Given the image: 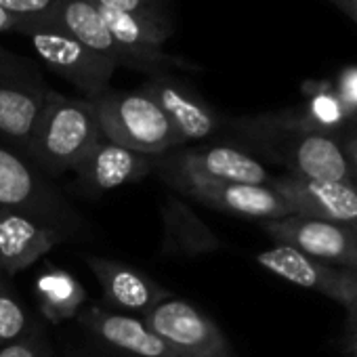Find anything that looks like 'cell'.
Wrapping results in <instances>:
<instances>
[{"instance_id":"11","label":"cell","mask_w":357,"mask_h":357,"mask_svg":"<svg viewBox=\"0 0 357 357\" xmlns=\"http://www.w3.org/2000/svg\"><path fill=\"white\" fill-rule=\"evenodd\" d=\"M49 86L38 70H0V145L26 158Z\"/></svg>"},{"instance_id":"24","label":"cell","mask_w":357,"mask_h":357,"mask_svg":"<svg viewBox=\"0 0 357 357\" xmlns=\"http://www.w3.org/2000/svg\"><path fill=\"white\" fill-rule=\"evenodd\" d=\"M59 3L61 0H0V7L13 17H17L22 26H28V24H45L57 20Z\"/></svg>"},{"instance_id":"13","label":"cell","mask_w":357,"mask_h":357,"mask_svg":"<svg viewBox=\"0 0 357 357\" xmlns=\"http://www.w3.org/2000/svg\"><path fill=\"white\" fill-rule=\"evenodd\" d=\"M269 185L288 202L292 215L357 225V185L351 181L309 178L284 172L273 176Z\"/></svg>"},{"instance_id":"25","label":"cell","mask_w":357,"mask_h":357,"mask_svg":"<svg viewBox=\"0 0 357 357\" xmlns=\"http://www.w3.org/2000/svg\"><path fill=\"white\" fill-rule=\"evenodd\" d=\"M0 357H55L43 328H32L26 336L0 349Z\"/></svg>"},{"instance_id":"18","label":"cell","mask_w":357,"mask_h":357,"mask_svg":"<svg viewBox=\"0 0 357 357\" xmlns=\"http://www.w3.org/2000/svg\"><path fill=\"white\" fill-rule=\"evenodd\" d=\"M57 22L84 47L103 55L116 68L128 70V55L124 47L112 36L95 3L91 0H61L57 7Z\"/></svg>"},{"instance_id":"15","label":"cell","mask_w":357,"mask_h":357,"mask_svg":"<svg viewBox=\"0 0 357 357\" xmlns=\"http://www.w3.org/2000/svg\"><path fill=\"white\" fill-rule=\"evenodd\" d=\"M74 172L76 188L82 194L101 196L147 176L151 172V155L101 139L74 168Z\"/></svg>"},{"instance_id":"34","label":"cell","mask_w":357,"mask_h":357,"mask_svg":"<svg viewBox=\"0 0 357 357\" xmlns=\"http://www.w3.org/2000/svg\"><path fill=\"white\" fill-rule=\"evenodd\" d=\"M0 349H3V344H0Z\"/></svg>"},{"instance_id":"1","label":"cell","mask_w":357,"mask_h":357,"mask_svg":"<svg viewBox=\"0 0 357 357\" xmlns=\"http://www.w3.org/2000/svg\"><path fill=\"white\" fill-rule=\"evenodd\" d=\"M221 141L284 168L286 174L355 183L342 139L313 128L298 109L227 118Z\"/></svg>"},{"instance_id":"27","label":"cell","mask_w":357,"mask_h":357,"mask_svg":"<svg viewBox=\"0 0 357 357\" xmlns=\"http://www.w3.org/2000/svg\"><path fill=\"white\" fill-rule=\"evenodd\" d=\"M344 328H342V351L349 357H357V298L344 307Z\"/></svg>"},{"instance_id":"5","label":"cell","mask_w":357,"mask_h":357,"mask_svg":"<svg viewBox=\"0 0 357 357\" xmlns=\"http://www.w3.org/2000/svg\"><path fill=\"white\" fill-rule=\"evenodd\" d=\"M20 34L28 36L43 63L76 86L84 99H97L109 89L116 66L68 34L57 20L22 26Z\"/></svg>"},{"instance_id":"10","label":"cell","mask_w":357,"mask_h":357,"mask_svg":"<svg viewBox=\"0 0 357 357\" xmlns=\"http://www.w3.org/2000/svg\"><path fill=\"white\" fill-rule=\"evenodd\" d=\"M261 227L275 244L296 248L328 265L357 269V225L290 215L265 221Z\"/></svg>"},{"instance_id":"12","label":"cell","mask_w":357,"mask_h":357,"mask_svg":"<svg viewBox=\"0 0 357 357\" xmlns=\"http://www.w3.org/2000/svg\"><path fill=\"white\" fill-rule=\"evenodd\" d=\"M255 259L269 273L298 288L319 292L342 307L357 298V269L328 265L284 244H273L257 252Z\"/></svg>"},{"instance_id":"6","label":"cell","mask_w":357,"mask_h":357,"mask_svg":"<svg viewBox=\"0 0 357 357\" xmlns=\"http://www.w3.org/2000/svg\"><path fill=\"white\" fill-rule=\"evenodd\" d=\"M151 172H155L168 188H172L181 196L227 215L255 219L259 223L292 215L288 202L271 185L213 181V178H202L170 168H153Z\"/></svg>"},{"instance_id":"33","label":"cell","mask_w":357,"mask_h":357,"mask_svg":"<svg viewBox=\"0 0 357 357\" xmlns=\"http://www.w3.org/2000/svg\"><path fill=\"white\" fill-rule=\"evenodd\" d=\"M353 128H355V130H357V126H353Z\"/></svg>"},{"instance_id":"31","label":"cell","mask_w":357,"mask_h":357,"mask_svg":"<svg viewBox=\"0 0 357 357\" xmlns=\"http://www.w3.org/2000/svg\"><path fill=\"white\" fill-rule=\"evenodd\" d=\"M330 3L357 24V0H330Z\"/></svg>"},{"instance_id":"9","label":"cell","mask_w":357,"mask_h":357,"mask_svg":"<svg viewBox=\"0 0 357 357\" xmlns=\"http://www.w3.org/2000/svg\"><path fill=\"white\" fill-rule=\"evenodd\" d=\"M153 168H170L202 178H213V181L250 185H269L273 178L259 158L238 145L223 141L181 145L160 155H151V170Z\"/></svg>"},{"instance_id":"4","label":"cell","mask_w":357,"mask_h":357,"mask_svg":"<svg viewBox=\"0 0 357 357\" xmlns=\"http://www.w3.org/2000/svg\"><path fill=\"white\" fill-rule=\"evenodd\" d=\"M89 101L95 107L103 139L116 145L145 155H160L183 145L160 105L141 89H107L103 95Z\"/></svg>"},{"instance_id":"3","label":"cell","mask_w":357,"mask_h":357,"mask_svg":"<svg viewBox=\"0 0 357 357\" xmlns=\"http://www.w3.org/2000/svg\"><path fill=\"white\" fill-rule=\"evenodd\" d=\"M0 208L59 229L68 240L86 236V219L28 158L0 145Z\"/></svg>"},{"instance_id":"26","label":"cell","mask_w":357,"mask_h":357,"mask_svg":"<svg viewBox=\"0 0 357 357\" xmlns=\"http://www.w3.org/2000/svg\"><path fill=\"white\" fill-rule=\"evenodd\" d=\"M334 91L342 99V103L349 107V112L353 114L357 109V66L344 68L338 74V80L334 84Z\"/></svg>"},{"instance_id":"29","label":"cell","mask_w":357,"mask_h":357,"mask_svg":"<svg viewBox=\"0 0 357 357\" xmlns=\"http://www.w3.org/2000/svg\"><path fill=\"white\" fill-rule=\"evenodd\" d=\"M34 66V61L26 59V57H20L15 53H11L9 49L0 47V70H24V68H30Z\"/></svg>"},{"instance_id":"14","label":"cell","mask_w":357,"mask_h":357,"mask_svg":"<svg viewBox=\"0 0 357 357\" xmlns=\"http://www.w3.org/2000/svg\"><path fill=\"white\" fill-rule=\"evenodd\" d=\"M86 265L97 278L107 305L126 315H145L158 303L172 296L162 284L141 269L99 255H86Z\"/></svg>"},{"instance_id":"17","label":"cell","mask_w":357,"mask_h":357,"mask_svg":"<svg viewBox=\"0 0 357 357\" xmlns=\"http://www.w3.org/2000/svg\"><path fill=\"white\" fill-rule=\"evenodd\" d=\"M68 236L28 215L0 208V275H15L49 255Z\"/></svg>"},{"instance_id":"21","label":"cell","mask_w":357,"mask_h":357,"mask_svg":"<svg viewBox=\"0 0 357 357\" xmlns=\"http://www.w3.org/2000/svg\"><path fill=\"white\" fill-rule=\"evenodd\" d=\"M298 112L307 124L334 137H342L353 126L351 112L336 95L334 86H313L307 103Z\"/></svg>"},{"instance_id":"7","label":"cell","mask_w":357,"mask_h":357,"mask_svg":"<svg viewBox=\"0 0 357 357\" xmlns=\"http://www.w3.org/2000/svg\"><path fill=\"white\" fill-rule=\"evenodd\" d=\"M141 319L176 357H238L217 321L190 301L168 296Z\"/></svg>"},{"instance_id":"28","label":"cell","mask_w":357,"mask_h":357,"mask_svg":"<svg viewBox=\"0 0 357 357\" xmlns=\"http://www.w3.org/2000/svg\"><path fill=\"white\" fill-rule=\"evenodd\" d=\"M340 139H342V147H344V153H347V160H349V166H351V172L355 178V185H357V130L351 126Z\"/></svg>"},{"instance_id":"2","label":"cell","mask_w":357,"mask_h":357,"mask_svg":"<svg viewBox=\"0 0 357 357\" xmlns=\"http://www.w3.org/2000/svg\"><path fill=\"white\" fill-rule=\"evenodd\" d=\"M103 139L95 107L84 97L47 93L26 158L47 176L74 170Z\"/></svg>"},{"instance_id":"20","label":"cell","mask_w":357,"mask_h":357,"mask_svg":"<svg viewBox=\"0 0 357 357\" xmlns=\"http://www.w3.org/2000/svg\"><path fill=\"white\" fill-rule=\"evenodd\" d=\"M36 296L40 313L53 324H63L76 317L86 303L84 286L70 271L53 265H47V269L38 275Z\"/></svg>"},{"instance_id":"8","label":"cell","mask_w":357,"mask_h":357,"mask_svg":"<svg viewBox=\"0 0 357 357\" xmlns=\"http://www.w3.org/2000/svg\"><path fill=\"white\" fill-rule=\"evenodd\" d=\"M139 89L160 105L183 145L223 139L227 116L217 112L188 80L166 72L149 76Z\"/></svg>"},{"instance_id":"16","label":"cell","mask_w":357,"mask_h":357,"mask_svg":"<svg viewBox=\"0 0 357 357\" xmlns=\"http://www.w3.org/2000/svg\"><path fill=\"white\" fill-rule=\"evenodd\" d=\"M80 324L103 347L124 357H176L137 315L93 305L80 313Z\"/></svg>"},{"instance_id":"32","label":"cell","mask_w":357,"mask_h":357,"mask_svg":"<svg viewBox=\"0 0 357 357\" xmlns=\"http://www.w3.org/2000/svg\"><path fill=\"white\" fill-rule=\"evenodd\" d=\"M351 122H353V126H357V109L351 114Z\"/></svg>"},{"instance_id":"19","label":"cell","mask_w":357,"mask_h":357,"mask_svg":"<svg viewBox=\"0 0 357 357\" xmlns=\"http://www.w3.org/2000/svg\"><path fill=\"white\" fill-rule=\"evenodd\" d=\"M221 242L183 202L168 198L162 206V252L172 257H198L219 250Z\"/></svg>"},{"instance_id":"23","label":"cell","mask_w":357,"mask_h":357,"mask_svg":"<svg viewBox=\"0 0 357 357\" xmlns=\"http://www.w3.org/2000/svg\"><path fill=\"white\" fill-rule=\"evenodd\" d=\"M91 3L120 11L124 15H130L135 20L147 22L153 26L174 28L168 0H91Z\"/></svg>"},{"instance_id":"22","label":"cell","mask_w":357,"mask_h":357,"mask_svg":"<svg viewBox=\"0 0 357 357\" xmlns=\"http://www.w3.org/2000/svg\"><path fill=\"white\" fill-rule=\"evenodd\" d=\"M32 330L30 317L24 303L15 296L11 286L3 282L0 275V344H9L20 340Z\"/></svg>"},{"instance_id":"30","label":"cell","mask_w":357,"mask_h":357,"mask_svg":"<svg viewBox=\"0 0 357 357\" xmlns=\"http://www.w3.org/2000/svg\"><path fill=\"white\" fill-rule=\"evenodd\" d=\"M22 22L17 17H13L11 13H7L3 7H0V34H7V32H20Z\"/></svg>"}]
</instances>
